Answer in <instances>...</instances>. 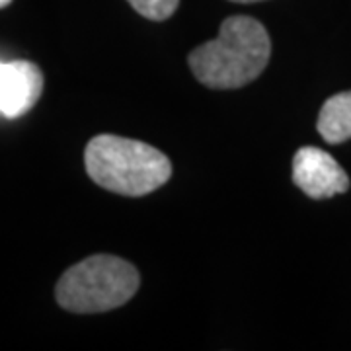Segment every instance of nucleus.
<instances>
[{
    "mask_svg": "<svg viewBox=\"0 0 351 351\" xmlns=\"http://www.w3.org/2000/svg\"><path fill=\"white\" fill-rule=\"evenodd\" d=\"M271 57L267 29L250 16H230L219 36L189 55V69L201 84L230 90L250 84L262 75Z\"/></svg>",
    "mask_w": 351,
    "mask_h": 351,
    "instance_id": "1",
    "label": "nucleus"
},
{
    "mask_svg": "<svg viewBox=\"0 0 351 351\" xmlns=\"http://www.w3.org/2000/svg\"><path fill=\"white\" fill-rule=\"evenodd\" d=\"M84 166L100 188L129 197L151 193L172 176V164L164 152L117 135L92 138L84 151Z\"/></svg>",
    "mask_w": 351,
    "mask_h": 351,
    "instance_id": "2",
    "label": "nucleus"
},
{
    "mask_svg": "<svg viewBox=\"0 0 351 351\" xmlns=\"http://www.w3.org/2000/svg\"><path fill=\"white\" fill-rule=\"evenodd\" d=\"M138 283V271L131 263L117 256L96 254L66 269L55 295L69 313H108L131 301Z\"/></svg>",
    "mask_w": 351,
    "mask_h": 351,
    "instance_id": "3",
    "label": "nucleus"
},
{
    "mask_svg": "<svg viewBox=\"0 0 351 351\" xmlns=\"http://www.w3.org/2000/svg\"><path fill=\"white\" fill-rule=\"evenodd\" d=\"M293 182L313 199H328L350 189V176L318 147H302L295 152Z\"/></svg>",
    "mask_w": 351,
    "mask_h": 351,
    "instance_id": "4",
    "label": "nucleus"
},
{
    "mask_svg": "<svg viewBox=\"0 0 351 351\" xmlns=\"http://www.w3.org/2000/svg\"><path fill=\"white\" fill-rule=\"evenodd\" d=\"M43 92V75L29 61H0V113L8 119L27 113Z\"/></svg>",
    "mask_w": 351,
    "mask_h": 351,
    "instance_id": "5",
    "label": "nucleus"
},
{
    "mask_svg": "<svg viewBox=\"0 0 351 351\" xmlns=\"http://www.w3.org/2000/svg\"><path fill=\"white\" fill-rule=\"evenodd\" d=\"M318 133L330 145L351 138V90L328 98L318 115Z\"/></svg>",
    "mask_w": 351,
    "mask_h": 351,
    "instance_id": "6",
    "label": "nucleus"
},
{
    "mask_svg": "<svg viewBox=\"0 0 351 351\" xmlns=\"http://www.w3.org/2000/svg\"><path fill=\"white\" fill-rule=\"evenodd\" d=\"M143 18L162 22L176 12L180 0H127Z\"/></svg>",
    "mask_w": 351,
    "mask_h": 351,
    "instance_id": "7",
    "label": "nucleus"
},
{
    "mask_svg": "<svg viewBox=\"0 0 351 351\" xmlns=\"http://www.w3.org/2000/svg\"><path fill=\"white\" fill-rule=\"evenodd\" d=\"M230 2H240V4H250V2H262V0H230Z\"/></svg>",
    "mask_w": 351,
    "mask_h": 351,
    "instance_id": "8",
    "label": "nucleus"
},
{
    "mask_svg": "<svg viewBox=\"0 0 351 351\" xmlns=\"http://www.w3.org/2000/svg\"><path fill=\"white\" fill-rule=\"evenodd\" d=\"M10 2H12V0H0V8H4V6H8Z\"/></svg>",
    "mask_w": 351,
    "mask_h": 351,
    "instance_id": "9",
    "label": "nucleus"
}]
</instances>
